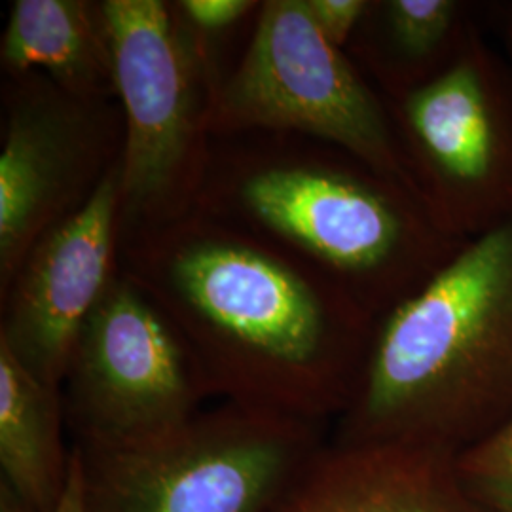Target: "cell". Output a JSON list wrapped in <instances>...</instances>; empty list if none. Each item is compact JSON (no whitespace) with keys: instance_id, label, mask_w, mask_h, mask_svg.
I'll list each match as a JSON object with an SVG mask.
<instances>
[{"instance_id":"1","label":"cell","mask_w":512,"mask_h":512,"mask_svg":"<svg viewBox=\"0 0 512 512\" xmlns=\"http://www.w3.org/2000/svg\"><path fill=\"white\" fill-rule=\"evenodd\" d=\"M120 272L183 336L222 403L321 425L353 403L380 319L274 241L196 207L120 236Z\"/></svg>"},{"instance_id":"2","label":"cell","mask_w":512,"mask_h":512,"mask_svg":"<svg viewBox=\"0 0 512 512\" xmlns=\"http://www.w3.org/2000/svg\"><path fill=\"white\" fill-rule=\"evenodd\" d=\"M512 421V217L378 321L338 442L459 454Z\"/></svg>"},{"instance_id":"3","label":"cell","mask_w":512,"mask_h":512,"mask_svg":"<svg viewBox=\"0 0 512 512\" xmlns=\"http://www.w3.org/2000/svg\"><path fill=\"white\" fill-rule=\"evenodd\" d=\"M211 145L196 207L270 239L338 281L382 319L465 241L448 236L404 184L327 143Z\"/></svg>"},{"instance_id":"4","label":"cell","mask_w":512,"mask_h":512,"mask_svg":"<svg viewBox=\"0 0 512 512\" xmlns=\"http://www.w3.org/2000/svg\"><path fill=\"white\" fill-rule=\"evenodd\" d=\"M323 433L321 423L220 403L150 439L71 446L86 512H268Z\"/></svg>"},{"instance_id":"5","label":"cell","mask_w":512,"mask_h":512,"mask_svg":"<svg viewBox=\"0 0 512 512\" xmlns=\"http://www.w3.org/2000/svg\"><path fill=\"white\" fill-rule=\"evenodd\" d=\"M116 97L122 103V234L196 209L219 84L205 40L177 4L103 0Z\"/></svg>"},{"instance_id":"6","label":"cell","mask_w":512,"mask_h":512,"mask_svg":"<svg viewBox=\"0 0 512 512\" xmlns=\"http://www.w3.org/2000/svg\"><path fill=\"white\" fill-rule=\"evenodd\" d=\"M209 131L211 137L285 133L327 143L418 196L387 101L323 37L308 0L260 2L251 44L215 93Z\"/></svg>"},{"instance_id":"7","label":"cell","mask_w":512,"mask_h":512,"mask_svg":"<svg viewBox=\"0 0 512 512\" xmlns=\"http://www.w3.org/2000/svg\"><path fill=\"white\" fill-rule=\"evenodd\" d=\"M418 196L459 241L512 217V69L482 27L437 78L387 101Z\"/></svg>"},{"instance_id":"8","label":"cell","mask_w":512,"mask_h":512,"mask_svg":"<svg viewBox=\"0 0 512 512\" xmlns=\"http://www.w3.org/2000/svg\"><path fill=\"white\" fill-rule=\"evenodd\" d=\"M73 444H124L183 425L213 397L183 336L128 275H114L61 385Z\"/></svg>"},{"instance_id":"9","label":"cell","mask_w":512,"mask_h":512,"mask_svg":"<svg viewBox=\"0 0 512 512\" xmlns=\"http://www.w3.org/2000/svg\"><path fill=\"white\" fill-rule=\"evenodd\" d=\"M0 152V293L55 226L92 200L122 158L107 101L63 92L42 73L12 78Z\"/></svg>"},{"instance_id":"10","label":"cell","mask_w":512,"mask_h":512,"mask_svg":"<svg viewBox=\"0 0 512 512\" xmlns=\"http://www.w3.org/2000/svg\"><path fill=\"white\" fill-rule=\"evenodd\" d=\"M122 158L92 200L31 249L2 294L0 346L61 389L74 344L120 270Z\"/></svg>"},{"instance_id":"11","label":"cell","mask_w":512,"mask_h":512,"mask_svg":"<svg viewBox=\"0 0 512 512\" xmlns=\"http://www.w3.org/2000/svg\"><path fill=\"white\" fill-rule=\"evenodd\" d=\"M268 512H480L456 454L408 442H325Z\"/></svg>"},{"instance_id":"12","label":"cell","mask_w":512,"mask_h":512,"mask_svg":"<svg viewBox=\"0 0 512 512\" xmlns=\"http://www.w3.org/2000/svg\"><path fill=\"white\" fill-rule=\"evenodd\" d=\"M482 12L484 4L469 0H368L351 61L374 76L385 101H397L458 59Z\"/></svg>"},{"instance_id":"13","label":"cell","mask_w":512,"mask_h":512,"mask_svg":"<svg viewBox=\"0 0 512 512\" xmlns=\"http://www.w3.org/2000/svg\"><path fill=\"white\" fill-rule=\"evenodd\" d=\"M0 61L10 78L46 74L78 99L107 101L116 95L101 2L16 0L2 35Z\"/></svg>"},{"instance_id":"14","label":"cell","mask_w":512,"mask_h":512,"mask_svg":"<svg viewBox=\"0 0 512 512\" xmlns=\"http://www.w3.org/2000/svg\"><path fill=\"white\" fill-rule=\"evenodd\" d=\"M61 389L35 378L0 346V480L38 512H55L71 475Z\"/></svg>"},{"instance_id":"15","label":"cell","mask_w":512,"mask_h":512,"mask_svg":"<svg viewBox=\"0 0 512 512\" xmlns=\"http://www.w3.org/2000/svg\"><path fill=\"white\" fill-rule=\"evenodd\" d=\"M465 495L480 512H512V421L456 454Z\"/></svg>"},{"instance_id":"16","label":"cell","mask_w":512,"mask_h":512,"mask_svg":"<svg viewBox=\"0 0 512 512\" xmlns=\"http://www.w3.org/2000/svg\"><path fill=\"white\" fill-rule=\"evenodd\" d=\"M175 4L184 23L202 40L234 27L251 10L260 6V2L253 0H183Z\"/></svg>"},{"instance_id":"17","label":"cell","mask_w":512,"mask_h":512,"mask_svg":"<svg viewBox=\"0 0 512 512\" xmlns=\"http://www.w3.org/2000/svg\"><path fill=\"white\" fill-rule=\"evenodd\" d=\"M308 8L323 37L346 52L365 18L368 0H308Z\"/></svg>"},{"instance_id":"18","label":"cell","mask_w":512,"mask_h":512,"mask_svg":"<svg viewBox=\"0 0 512 512\" xmlns=\"http://www.w3.org/2000/svg\"><path fill=\"white\" fill-rule=\"evenodd\" d=\"M484 14L492 21L499 33L501 52L507 57L512 69V2H495L486 4Z\"/></svg>"},{"instance_id":"19","label":"cell","mask_w":512,"mask_h":512,"mask_svg":"<svg viewBox=\"0 0 512 512\" xmlns=\"http://www.w3.org/2000/svg\"><path fill=\"white\" fill-rule=\"evenodd\" d=\"M55 512H86L84 505V492H82V476H80V461L71 446V475H69V484L65 495L59 503Z\"/></svg>"},{"instance_id":"20","label":"cell","mask_w":512,"mask_h":512,"mask_svg":"<svg viewBox=\"0 0 512 512\" xmlns=\"http://www.w3.org/2000/svg\"><path fill=\"white\" fill-rule=\"evenodd\" d=\"M0 512H38L21 495L0 480Z\"/></svg>"}]
</instances>
